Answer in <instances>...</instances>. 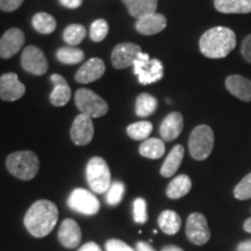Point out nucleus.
Listing matches in <instances>:
<instances>
[{
  "label": "nucleus",
  "instance_id": "obj_24",
  "mask_svg": "<svg viewBox=\"0 0 251 251\" xmlns=\"http://www.w3.org/2000/svg\"><path fill=\"white\" fill-rule=\"evenodd\" d=\"M192 188V180L187 175H179L166 187V196L170 199H180Z\"/></svg>",
  "mask_w": 251,
  "mask_h": 251
},
{
  "label": "nucleus",
  "instance_id": "obj_34",
  "mask_svg": "<svg viewBox=\"0 0 251 251\" xmlns=\"http://www.w3.org/2000/svg\"><path fill=\"white\" fill-rule=\"evenodd\" d=\"M234 196L238 200H247L251 198V174L247 175L234 188Z\"/></svg>",
  "mask_w": 251,
  "mask_h": 251
},
{
  "label": "nucleus",
  "instance_id": "obj_25",
  "mask_svg": "<svg viewBox=\"0 0 251 251\" xmlns=\"http://www.w3.org/2000/svg\"><path fill=\"white\" fill-rule=\"evenodd\" d=\"M159 228L168 235H175L181 227V219L175 211H164L158 216Z\"/></svg>",
  "mask_w": 251,
  "mask_h": 251
},
{
  "label": "nucleus",
  "instance_id": "obj_43",
  "mask_svg": "<svg viewBox=\"0 0 251 251\" xmlns=\"http://www.w3.org/2000/svg\"><path fill=\"white\" fill-rule=\"evenodd\" d=\"M161 251H184L181 248L174 246V244H169V246H165Z\"/></svg>",
  "mask_w": 251,
  "mask_h": 251
},
{
  "label": "nucleus",
  "instance_id": "obj_35",
  "mask_svg": "<svg viewBox=\"0 0 251 251\" xmlns=\"http://www.w3.org/2000/svg\"><path fill=\"white\" fill-rule=\"evenodd\" d=\"M134 220L137 224H144L148 220V214H147V201L143 198H137L134 201Z\"/></svg>",
  "mask_w": 251,
  "mask_h": 251
},
{
  "label": "nucleus",
  "instance_id": "obj_17",
  "mask_svg": "<svg viewBox=\"0 0 251 251\" xmlns=\"http://www.w3.org/2000/svg\"><path fill=\"white\" fill-rule=\"evenodd\" d=\"M58 240L63 247L75 249L81 241V230L75 220L65 219L58 230Z\"/></svg>",
  "mask_w": 251,
  "mask_h": 251
},
{
  "label": "nucleus",
  "instance_id": "obj_3",
  "mask_svg": "<svg viewBox=\"0 0 251 251\" xmlns=\"http://www.w3.org/2000/svg\"><path fill=\"white\" fill-rule=\"evenodd\" d=\"M6 166L9 174L14 177L21 180H30L39 172L40 159L33 151H15L7 157Z\"/></svg>",
  "mask_w": 251,
  "mask_h": 251
},
{
  "label": "nucleus",
  "instance_id": "obj_30",
  "mask_svg": "<svg viewBox=\"0 0 251 251\" xmlns=\"http://www.w3.org/2000/svg\"><path fill=\"white\" fill-rule=\"evenodd\" d=\"M86 36V28L81 25L74 24L68 26L63 33V39L69 46L74 47L79 45V43L85 39Z\"/></svg>",
  "mask_w": 251,
  "mask_h": 251
},
{
  "label": "nucleus",
  "instance_id": "obj_1",
  "mask_svg": "<svg viewBox=\"0 0 251 251\" xmlns=\"http://www.w3.org/2000/svg\"><path fill=\"white\" fill-rule=\"evenodd\" d=\"M58 220V209L49 200H37L25 215L24 224L27 230L35 237H45L55 228Z\"/></svg>",
  "mask_w": 251,
  "mask_h": 251
},
{
  "label": "nucleus",
  "instance_id": "obj_7",
  "mask_svg": "<svg viewBox=\"0 0 251 251\" xmlns=\"http://www.w3.org/2000/svg\"><path fill=\"white\" fill-rule=\"evenodd\" d=\"M75 102L80 114L90 118L103 117L108 112L107 102L89 89H79L75 94Z\"/></svg>",
  "mask_w": 251,
  "mask_h": 251
},
{
  "label": "nucleus",
  "instance_id": "obj_22",
  "mask_svg": "<svg viewBox=\"0 0 251 251\" xmlns=\"http://www.w3.org/2000/svg\"><path fill=\"white\" fill-rule=\"evenodd\" d=\"M131 17L140 19L151 13H156L158 0H122Z\"/></svg>",
  "mask_w": 251,
  "mask_h": 251
},
{
  "label": "nucleus",
  "instance_id": "obj_20",
  "mask_svg": "<svg viewBox=\"0 0 251 251\" xmlns=\"http://www.w3.org/2000/svg\"><path fill=\"white\" fill-rule=\"evenodd\" d=\"M52 84H54V90L50 94V102L56 107H62L67 105L71 98V89L69 86L68 81L61 75L54 74L50 77Z\"/></svg>",
  "mask_w": 251,
  "mask_h": 251
},
{
  "label": "nucleus",
  "instance_id": "obj_37",
  "mask_svg": "<svg viewBox=\"0 0 251 251\" xmlns=\"http://www.w3.org/2000/svg\"><path fill=\"white\" fill-rule=\"evenodd\" d=\"M24 0H0V11L14 12L23 5Z\"/></svg>",
  "mask_w": 251,
  "mask_h": 251
},
{
  "label": "nucleus",
  "instance_id": "obj_40",
  "mask_svg": "<svg viewBox=\"0 0 251 251\" xmlns=\"http://www.w3.org/2000/svg\"><path fill=\"white\" fill-rule=\"evenodd\" d=\"M78 251H101V249H100V247L97 243L89 242L84 244Z\"/></svg>",
  "mask_w": 251,
  "mask_h": 251
},
{
  "label": "nucleus",
  "instance_id": "obj_27",
  "mask_svg": "<svg viewBox=\"0 0 251 251\" xmlns=\"http://www.w3.org/2000/svg\"><path fill=\"white\" fill-rule=\"evenodd\" d=\"M56 24L55 18L46 12H40L36 13L33 18V27L37 33L43 34V35H49L52 31H55Z\"/></svg>",
  "mask_w": 251,
  "mask_h": 251
},
{
  "label": "nucleus",
  "instance_id": "obj_4",
  "mask_svg": "<svg viewBox=\"0 0 251 251\" xmlns=\"http://www.w3.org/2000/svg\"><path fill=\"white\" fill-rule=\"evenodd\" d=\"M214 148V133L207 125L194 128L188 140V150L196 161H203L211 155Z\"/></svg>",
  "mask_w": 251,
  "mask_h": 251
},
{
  "label": "nucleus",
  "instance_id": "obj_36",
  "mask_svg": "<svg viewBox=\"0 0 251 251\" xmlns=\"http://www.w3.org/2000/svg\"><path fill=\"white\" fill-rule=\"evenodd\" d=\"M106 250L107 251H136L121 240L107 241V243H106Z\"/></svg>",
  "mask_w": 251,
  "mask_h": 251
},
{
  "label": "nucleus",
  "instance_id": "obj_31",
  "mask_svg": "<svg viewBox=\"0 0 251 251\" xmlns=\"http://www.w3.org/2000/svg\"><path fill=\"white\" fill-rule=\"evenodd\" d=\"M57 59L64 64H77L84 59V51L75 47H63L57 50Z\"/></svg>",
  "mask_w": 251,
  "mask_h": 251
},
{
  "label": "nucleus",
  "instance_id": "obj_10",
  "mask_svg": "<svg viewBox=\"0 0 251 251\" xmlns=\"http://www.w3.org/2000/svg\"><path fill=\"white\" fill-rule=\"evenodd\" d=\"M24 70L35 76H42L48 71V61L43 51L35 46H28L21 54Z\"/></svg>",
  "mask_w": 251,
  "mask_h": 251
},
{
  "label": "nucleus",
  "instance_id": "obj_18",
  "mask_svg": "<svg viewBox=\"0 0 251 251\" xmlns=\"http://www.w3.org/2000/svg\"><path fill=\"white\" fill-rule=\"evenodd\" d=\"M184 127V118L179 112H172L163 120L159 134L164 141H174L179 136Z\"/></svg>",
  "mask_w": 251,
  "mask_h": 251
},
{
  "label": "nucleus",
  "instance_id": "obj_9",
  "mask_svg": "<svg viewBox=\"0 0 251 251\" xmlns=\"http://www.w3.org/2000/svg\"><path fill=\"white\" fill-rule=\"evenodd\" d=\"M186 236L190 242L196 246H203L211 238V230L208 228L206 216L201 213H192L187 218Z\"/></svg>",
  "mask_w": 251,
  "mask_h": 251
},
{
  "label": "nucleus",
  "instance_id": "obj_29",
  "mask_svg": "<svg viewBox=\"0 0 251 251\" xmlns=\"http://www.w3.org/2000/svg\"><path fill=\"white\" fill-rule=\"evenodd\" d=\"M152 131V124L149 121H139L127 127V134L130 139L141 141L147 140Z\"/></svg>",
  "mask_w": 251,
  "mask_h": 251
},
{
  "label": "nucleus",
  "instance_id": "obj_2",
  "mask_svg": "<svg viewBox=\"0 0 251 251\" xmlns=\"http://www.w3.org/2000/svg\"><path fill=\"white\" fill-rule=\"evenodd\" d=\"M200 51L208 58H225L236 47V35L230 28L214 27L200 37Z\"/></svg>",
  "mask_w": 251,
  "mask_h": 251
},
{
  "label": "nucleus",
  "instance_id": "obj_11",
  "mask_svg": "<svg viewBox=\"0 0 251 251\" xmlns=\"http://www.w3.org/2000/svg\"><path fill=\"white\" fill-rule=\"evenodd\" d=\"M26 93V86L19 80L14 72L0 76V99L4 101H17Z\"/></svg>",
  "mask_w": 251,
  "mask_h": 251
},
{
  "label": "nucleus",
  "instance_id": "obj_19",
  "mask_svg": "<svg viewBox=\"0 0 251 251\" xmlns=\"http://www.w3.org/2000/svg\"><path fill=\"white\" fill-rule=\"evenodd\" d=\"M227 90L242 101H251V80L240 75H231L226 79Z\"/></svg>",
  "mask_w": 251,
  "mask_h": 251
},
{
  "label": "nucleus",
  "instance_id": "obj_32",
  "mask_svg": "<svg viewBox=\"0 0 251 251\" xmlns=\"http://www.w3.org/2000/svg\"><path fill=\"white\" fill-rule=\"evenodd\" d=\"M109 30L107 21L103 20V19H98L94 23L91 25L90 29V37L93 42H101L102 40H105V37L107 36Z\"/></svg>",
  "mask_w": 251,
  "mask_h": 251
},
{
  "label": "nucleus",
  "instance_id": "obj_8",
  "mask_svg": "<svg viewBox=\"0 0 251 251\" xmlns=\"http://www.w3.org/2000/svg\"><path fill=\"white\" fill-rule=\"evenodd\" d=\"M68 203L75 212L85 215H94L100 209V202L97 197L84 188H75L69 197Z\"/></svg>",
  "mask_w": 251,
  "mask_h": 251
},
{
  "label": "nucleus",
  "instance_id": "obj_26",
  "mask_svg": "<svg viewBox=\"0 0 251 251\" xmlns=\"http://www.w3.org/2000/svg\"><path fill=\"white\" fill-rule=\"evenodd\" d=\"M139 151L141 156L147 157V158L158 159L165 152L164 142L159 139H147L140 146Z\"/></svg>",
  "mask_w": 251,
  "mask_h": 251
},
{
  "label": "nucleus",
  "instance_id": "obj_33",
  "mask_svg": "<svg viewBox=\"0 0 251 251\" xmlns=\"http://www.w3.org/2000/svg\"><path fill=\"white\" fill-rule=\"evenodd\" d=\"M125 194V185L121 181H114L111 184V187L108 188L106 200L111 206H117L121 202L122 197Z\"/></svg>",
  "mask_w": 251,
  "mask_h": 251
},
{
  "label": "nucleus",
  "instance_id": "obj_14",
  "mask_svg": "<svg viewBox=\"0 0 251 251\" xmlns=\"http://www.w3.org/2000/svg\"><path fill=\"white\" fill-rule=\"evenodd\" d=\"M25 45V34L20 28H9L0 39V57L12 58Z\"/></svg>",
  "mask_w": 251,
  "mask_h": 251
},
{
  "label": "nucleus",
  "instance_id": "obj_21",
  "mask_svg": "<svg viewBox=\"0 0 251 251\" xmlns=\"http://www.w3.org/2000/svg\"><path fill=\"white\" fill-rule=\"evenodd\" d=\"M216 11L225 14L251 13V0H214Z\"/></svg>",
  "mask_w": 251,
  "mask_h": 251
},
{
  "label": "nucleus",
  "instance_id": "obj_15",
  "mask_svg": "<svg viewBox=\"0 0 251 251\" xmlns=\"http://www.w3.org/2000/svg\"><path fill=\"white\" fill-rule=\"evenodd\" d=\"M106 67L101 58L94 57L84 63L75 75V79L80 84H89L98 80L105 74Z\"/></svg>",
  "mask_w": 251,
  "mask_h": 251
},
{
  "label": "nucleus",
  "instance_id": "obj_38",
  "mask_svg": "<svg viewBox=\"0 0 251 251\" xmlns=\"http://www.w3.org/2000/svg\"><path fill=\"white\" fill-rule=\"evenodd\" d=\"M241 54L246 59V62L251 64V34L243 40L242 47H241Z\"/></svg>",
  "mask_w": 251,
  "mask_h": 251
},
{
  "label": "nucleus",
  "instance_id": "obj_16",
  "mask_svg": "<svg viewBox=\"0 0 251 251\" xmlns=\"http://www.w3.org/2000/svg\"><path fill=\"white\" fill-rule=\"evenodd\" d=\"M168 20L161 13H151L137 19L135 28L142 35H155L165 29Z\"/></svg>",
  "mask_w": 251,
  "mask_h": 251
},
{
  "label": "nucleus",
  "instance_id": "obj_41",
  "mask_svg": "<svg viewBox=\"0 0 251 251\" xmlns=\"http://www.w3.org/2000/svg\"><path fill=\"white\" fill-rule=\"evenodd\" d=\"M136 251H155V249L149 243L140 241L136 243Z\"/></svg>",
  "mask_w": 251,
  "mask_h": 251
},
{
  "label": "nucleus",
  "instance_id": "obj_23",
  "mask_svg": "<svg viewBox=\"0 0 251 251\" xmlns=\"http://www.w3.org/2000/svg\"><path fill=\"white\" fill-rule=\"evenodd\" d=\"M184 152V147L181 144H177V146L174 147V149L171 150L170 153L166 157L161 168V175L163 177H172L178 171L181 162H183Z\"/></svg>",
  "mask_w": 251,
  "mask_h": 251
},
{
  "label": "nucleus",
  "instance_id": "obj_12",
  "mask_svg": "<svg viewBox=\"0 0 251 251\" xmlns=\"http://www.w3.org/2000/svg\"><path fill=\"white\" fill-rule=\"evenodd\" d=\"M142 52L141 47L134 43H120L112 51V64L115 69H126L133 67L134 62Z\"/></svg>",
  "mask_w": 251,
  "mask_h": 251
},
{
  "label": "nucleus",
  "instance_id": "obj_13",
  "mask_svg": "<svg viewBox=\"0 0 251 251\" xmlns=\"http://www.w3.org/2000/svg\"><path fill=\"white\" fill-rule=\"evenodd\" d=\"M94 127L92 118L85 114L77 115L71 126L70 136L76 146H87L93 139Z\"/></svg>",
  "mask_w": 251,
  "mask_h": 251
},
{
  "label": "nucleus",
  "instance_id": "obj_5",
  "mask_svg": "<svg viewBox=\"0 0 251 251\" xmlns=\"http://www.w3.org/2000/svg\"><path fill=\"white\" fill-rule=\"evenodd\" d=\"M86 179L93 192L102 194L111 187V170L106 161L96 156L90 159L86 166Z\"/></svg>",
  "mask_w": 251,
  "mask_h": 251
},
{
  "label": "nucleus",
  "instance_id": "obj_6",
  "mask_svg": "<svg viewBox=\"0 0 251 251\" xmlns=\"http://www.w3.org/2000/svg\"><path fill=\"white\" fill-rule=\"evenodd\" d=\"M134 74L139 78L140 84L150 85L157 83L164 76V67L159 59L150 58L146 52H141L134 62Z\"/></svg>",
  "mask_w": 251,
  "mask_h": 251
},
{
  "label": "nucleus",
  "instance_id": "obj_39",
  "mask_svg": "<svg viewBox=\"0 0 251 251\" xmlns=\"http://www.w3.org/2000/svg\"><path fill=\"white\" fill-rule=\"evenodd\" d=\"M59 2L67 8H78L83 4V0H59Z\"/></svg>",
  "mask_w": 251,
  "mask_h": 251
},
{
  "label": "nucleus",
  "instance_id": "obj_28",
  "mask_svg": "<svg viewBox=\"0 0 251 251\" xmlns=\"http://www.w3.org/2000/svg\"><path fill=\"white\" fill-rule=\"evenodd\" d=\"M157 109V99L149 93H141L136 98V108L135 112L141 118L151 115Z\"/></svg>",
  "mask_w": 251,
  "mask_h": 251
},
{
  "label": "nucleus",
  "instance_id": "obj_42",
  "mask_svg": "<svg viewBox=\"0 0 251 251\" xmlns=\"http://www.w3.org/2000/svg\"><path fill=\"white\" fill-rule=\"evenodd\" d=\"M237 251H251V240L238 244Z\"/></svg>",
  "mask_w": 251,
  "mask_h": 251
},
{
  "label": "nucleus",
  "instance_id": "obj_44",
  "mask_svg": "<svg viewBox=\"0 0 251 251\" xmlns=\"http://www.w3.org/2000/svg\"><path fill=\"white\" fill-rule=\"evenodd\" d=\"M243 228H244V230L247 231V233H251V218L247 219L246 221H244Z\"/></svg>",
  "mask_w": 251,
  "mask_h": 251
}]
</instances>
